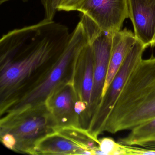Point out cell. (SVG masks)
<instances>
[{
  "label": "cell",
  "mask_w": 155,
  "mask_h": 155,
  "mask_svg": "<svg viewBox=\"0 0 155 155\" xmlns=\"http://www.w3.org/2000/svg\"><path fill=\"white\" fill-rule=\"evenodd\" d=\"M85 0H61L58 11H78Z\"/></svg>",
  "instance_id": "obj_15"
},
{
  "label": "cell",
  "mask_w": 155,
  "mask_h": 155,
  "mask_svg": "<svg viewBox=\"0 0 155 155\" xmlns=\"http://www.w3.org/2000/svg\"><path fill=\"white\" fill-rule=\"evenodd\" d=\"M94 56V85L91 97V121L102 99L112 45V34L100 30L87 32Z\"/></svg>",
  "instance_id": "obj_8"
},
{
  "label": "cell",
  "mask_w": 155,
  "mask_h": 155,
  "mask_svg": "<svg viewBox=\"0 0 155 155\" xmlns=\"http://www.w3.org/2000/svg\"><path fill=\"white\" fill-rule=\"evenodd\" d=\"M99 139L88 130L76 127L59 128L40 140L32 155H93Z\"/></svg>",
  "instance_id": "obj_5"
},
{
  "label": "cell",
  "mask_w": 155,
  "mask_h": 155,
  "mask_svg": "<svg viewBox=\"0 0 155 155\" xmlns=\"http://www.w3.org/2000/svg\"><path fill=\"white\" fill-rule=\"evenodd\" d=\"M127 149L128 155H155V150L136 148L129 146H127Z\"/></svg>",
  "instance_id": "obj_16"
},
{
  "label": "cell",
  "mask_w": 155,
  "mask_h": 155,
  "mask_svg": "<svg viewBox=\"0 0 155 155\" xmlns=\"http://www.w3.org/2000/svg\"><path fill=\"white\" fill-rule=\"evenodd\" d=\"M146 49L143 44L137 41L102 97L88 129L96 138L102 133L101 130L106 119L130 73L142 59V55Z\"/></svg>",
  "instance_id": "obj_6"
},
{
  "label": "cell",
  "mask_w": 155,
  "mask_h": 155,
  "mask_svg": "<svg viewBox=\"0 0 155 155\" xmlns=\"http://www.w3.org/2000/svg\"><path fill=\"white\" fill-rule=\"evenodd\" d=\"M137 41L135 35L126 29L112 34L111 51L102 97Z\"/></svg>",
  "instance_id": "obj_12"
},
{
  "label": "cell",
  "mask_w": 155,
  "mask_h": 155,
  "mask_svg": "<svg viewBox=\"0 0 155 155\" xmlns=\"http://www.w3.org/2000/svg\"><path fill=\"white\" fill-rule=\"evenodd\" d=\"M78 12L92 20L102 31L113 34L121 30L129 18L128 0H85Z\"/></svg>",
  "instance_id": "obj_7"
},
{
  "label": "cell",
  "mask_w": 155,
  "mask_h": 155,
  "mask_svg": "<svg viewBox=\"0 0 155 155\" xmlns=\"http://www.w3.org/2000/svg\"><path fill=\"white\" fill-rule=\"evenodd\" d=\"M10 1H12V0H0V4L2 5L3 3H6V2H8ZM21 1L25 2L28 1V0H21Z\"/></svg>",
  "instance_id": "obj_17"
},
{
  "label": "cell",
  "mask_w": 155,
  "mask_h": 155,
  "mask_svg": "<svg viewBox=\"0 0 155 155\" xmlns=\"http://www.w3.org/2000/svg\"><path fill=\"white\" fill-rule=\"evenodd\" d=\"M128 6L137 40L146 48L155 47V0H128Z\"/></svg>",
  "instance_id": "obj_10"
},
{
  "label": "cell",
  "mask_w": 155,
  "mask_h": 155,
  "mask_svg": "<svg viewBox=\"0 0 155 155\" xmlns=\"http://www.w3.org/2000/svg\"><path fill=\"white\" fill-rule=\"evenodd\" d=\"M88 42L87 32L79 21L71 33L68 44L59 57L42 70L29 84L1 103V117L15 115L45 104L53 91L72 75L79 54Z\"/></svg>",
  "instance_id": "obj_3"
},
{
  "label": "cell",
  "mask_w": 155,
  "mask_h": 155,
  "mask_svg": "<svg viewBox=\"0 0 155 155\" xmlns=\"http://www.w3.org/2000/svg\"><path fill=\"white\" fill-rule=\"evenodd\" d=\"M155 142V118L135 127L130 130L129 134L120 139L121 145L132 147L144 146Z\"/></svg>",
  "instance_id": "obj_13"
},
{
  "label": "cell",
  "mask_w": 155,
  "mask_h": 155,
  "mask_svg": "<svg viewBox=\"0 0 155 155\" xmlns=\"http://www.w3.org/2000/svg\"><path fill=\"white\" fill-rule=\"evenodd\" d=\"M73 75L79 95L87 106L91 123L90 108L94 85V56L89 41L79 54Z\"/></svg>",
  "instance_id": "obj_11"
},
{
  "label": "cell",
  "mask_w": 155,
  "mask_h": 155,
  "mask_svg": "<svg viewBox=\"0 0 155 155\" xmlns=\"http://www.w3.org/2000/svg\"><path fill=\"white\" fill-rule=\"evenodd\" d=\"M80 98L73 73L60 83L49 96L45 103L59 128L67 127L82 128L79 117L75 110L76 102Z\"/></svg>",
  "instance_id": "obj_9"
},
{
  "label": "cell",
  "mask_w": 155,
  "mask_h": 155,
  "mask_svg": "<svg viewBox=\"0 0 155 155\" xmlns=\"http://www.w3.org/2000/svg\"><path fill=\"white\" fill-rule=\"evenodd\" d=\"M70 35L67 26L45 18L3 35L0 40L1 102L55 61L65 49Z\"/></svg>",
  "instance_id": "obj_1"
},
{
  "label": "cell",
  "mask_w": 155,
  "mask_h": 155,
  "mask_svg": "<svg viewBox=\"0 0 155 155\" xmlns=\"http://www.w3.org/2000/svg\"><path fill=\"white\" fill-rule=\"evenodd\" d=\"M155 118V57L142 59L128 78L101 130L112 134Z\"/></svg>",
  "instance_id": "obj_2"
},
{
  "label": "cell",
  "mask_w": 155,
  "mask_h": 155,
  "mask_svg": "<svg viewBox=\"0 0 155 155\" xmlns=\"http://www.w3.org/2000/svg\"><path fill=\"white\" fill-rule=\"evenodd\" d=\"M120 145L110 137H103L99 139V148L105 155H113Z\"/></svg>",
  "instance_id": "obj_14"
},
{
  "label": "cell",
  "mask_w": 155,
  "mask_h": 155,
  "mask_svg": "<svg viewBox=\"0 0 155 155\" xmlns=\"http://www.w3.org/2000/svg\"><path fill=\"white\" fill-rule=\"evenodd\" d=\"M59 128L46 103L12 116L1 117L0 135L12 136L13 151L32 155L38 142Z\"/></svg>",
  "instance_id": "obj_4"
}]
</instances>
